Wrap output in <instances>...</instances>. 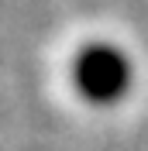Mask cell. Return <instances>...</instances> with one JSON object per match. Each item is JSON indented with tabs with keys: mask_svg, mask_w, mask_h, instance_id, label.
Wrapping results in <instances>:
<instances>
[{
	"mask_svg": "<svg viewBox=\"0 0 148 151\" xmlns=\"http://www.w3.org/2000/svg\"><path fill=\"white\" fill-rule=\"evenodd\" d=\"M73 93L90 106H117L134 86L131 55L114 41H86L69 58Z\"/></svg>",
	"mask_w": 148,
	"mask_h": 151,
	"instance_id": "6da1fadb",
	"label": "cell"
}]
</instances>
